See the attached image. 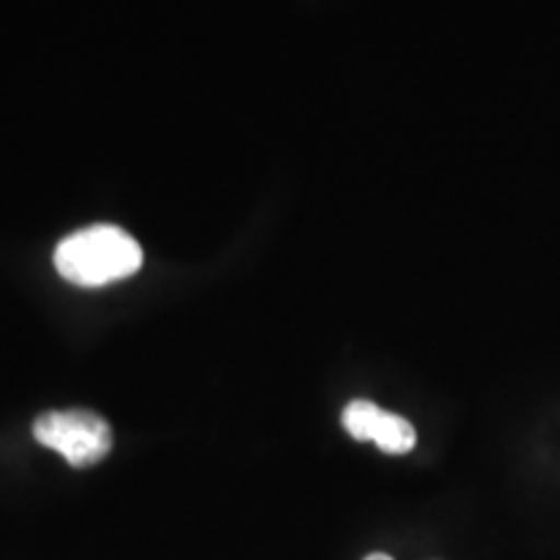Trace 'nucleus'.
<instances>
[{"label":"nucleus","instance_id":"nucleus-1","mask_svg":"<svg viewBox=\"0 0 560 560\" xmlns=\"http://www.w3.org/2000/svg\"><path fill=\"white\" fill-rule=\"evenodd\" d=\"M143 265V249L120 226L96 223L66 236L55 249V268L68 283L96 289L136 276Z\"/></svg>","mask_w":560,"mask_h":560},{"label":"nucleus","instance_id":"nucleus-2","mask_svg":"<svg viewBox=\"0 0 560 560\" xmlns=\"http://www.w3.org/2000/svg\"><path fill=\"white\" fill-rule=\"evenodd\" d=\"M34 439L62 454L68 465L91 467L112 450V429L102 416L89 410H52L34 420Z\"/></svg>","mask_w":560,"mask_h":560},{"label":"nucleus","instance_id":"nucleus-3","mask_svg":"<svg viewBox=\"0 0 560 560\" xmlns=\"http://www.w3.org/2000/svg\"><path fill=\"white\" fill-rule=\"evenodd\" d=\"M342 425L355 441H374L387 454H408L418 441L410 420L369 400L348 402L342 410Z\"/></svg>","mask_w":560,"mask_h":560},{"label":"nucleus","instance_id":"nucleus-4","mask_svg":"<svg viewBox=\"0 0 560 560\" xmlns=\"http://www.w3.org/2000/svg\"><path fill=\"white\" fill-rule=\"evenodd\" d=\"M363 560H395V558H389V556H384V552H371V556H366Z\"/></svg>","mask_w":560,"mask_h":560}]
</instances>
